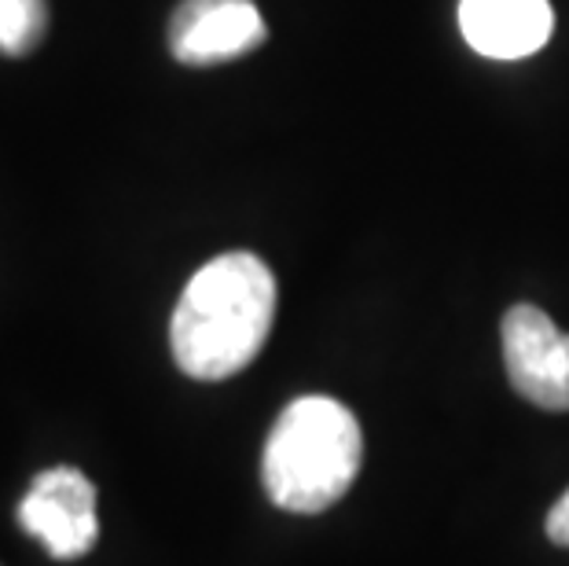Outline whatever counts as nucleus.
<instances>
[{
	"instance_id": "obj_7",
	"label": "nucleus",
	"mask_w": 569,
	"mask_h": 566,
	"mask_svg": "<svg viewBox=\"0 0 569 566\" xmlns=\"http://www.w3.org/2000/svg\"><path fill=\"white\" fill-rule=\"evenodd\" d=\"M44 0H0V56H30L44 41Z\"/></svg>"
},
{
	"instance_id": "obj_3",
	"label": "nucleus",
	"mask_w": 569,
	"mask_h": 566,
	"mask_svg": "<svg viewBox=\"0 0 569 566\" xmlns=\"http://www.w3.org/2000/svg\"><path fill=\"white\" fill-rule=\"evenodd\" d=\"M503 365L511 387L548 413H569V335L537 306H511L503 317Z\"/></svg>"
},
{
	"instance_id": "obj_5",
	"label": "nucleus",
	"mask_w": 569,
	"mask_h": 566,
	"mask_svg": "<svg viewBox=\"0 0 569 566\" xmlns=\"http://www.w3.org/2000/svg\"><path fill=\"white\" fill-rule=\"evenodd\" d=\"M264 33L253 0H180L169 19V52L184 67H213L253 52Z\"/></svg>"
},
{
	"instance_id": "obj_6",
	"label": "nucleus",
	"mask_w": 569,
	"mask_h": 566,
	"mask_svg": "<svg viewBox=\"0 0 569 566\" xmlns=\"http://www.w3.org/2000/svg\"><path fill=\"white\" fill-rule=\"evenodd\" d=\"M459 30L489 59H526L548 44L555 11L548 0H459Z\"/></svg>"
},
{
	"instance_id": "obj_4",
	"label": "nucleus",
	"mask_w": 569,
	"mask_h": 566,
	"mask_svg": "<svg viewBox=\"0 0 569 566\" xmlns=\"http://www.w3.org/2000/svg\"><path fill=\"white\" fill-rule=\"evenodd\" d=\"M19 526L38 537L52 559L84 556L100 537L96 486L78 467H48L19 504Z\"/></svg>"
},
{
	"instance_id": "obj_1",
	"label": "nucleus",
	"mask_w": 569,
	"mask_h": 566,
	"mask_svg": "<svg viewBox=\"0 0 569 566\" xmlns=\"http://www.w3.org/2000/svg\"><path fill=\"white\" fill-rule=\"evenodd\" d=\"M276 276L258 255L232 250L191 276L169 324V346L184 376L199 383L243 371L269 342Z\"/></svg>"
},
{
	"instance_id": "obj_2",
	"label": "nucleus",
	"mask_w": 569,
	"mask_h": 566,
	"mask_svg": "<svg viewBox=\"0 0 569 566\" xmlns=\"http://www.w3.org/2000/svg\"><path fill=\"white\" fill-rule=\"evenodd\" d=\"M365 460V435L342 401L309 394L290 401L269 430L261 481L276 508L317 515L349 493Z\"/></svg>"
},
{
	"instance_id": "obj_8",
	"label": "nucleus",
	"mask_w": 569,
	"mask_h": 566,
	"mask_svg": "<svg viewBox=\"0 0 569 566\" xmlns=\"http://www.w3.org/2000/svg\"><path fill=\"white\" fill-rule=\"evenodd\" d=\"M548 537L559 548H569V489L562 493L559 504H555L551 515H548Z\"/></svg>"
}]
</instances>
